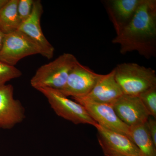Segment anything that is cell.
I'll use <instances>...</instances> for the list:
<instances>
[{
  "instance_id": "cell-14",
  "label": "cell",
  "mask_w": 156,
  "mask_h": 156,
  "mask_svg": "<svg viewBox=\"0 0 156 156\" xmlns=\"http://www.w3.org/2000/svg\"><path fill=\"white\" fill-rule=\"evenodd\" d=\"M130 128L131 139L142 156H156V146L149 134L146 122Z\"/></svg>"
},
{
  "instance_id": "cell-20",
  "label": "cell",
  "mask_w": 156,
  "mask_h": 156,
  "mask_svg": "<svg viewBox=\"0 0 156 156\" xmlns=\"http://www.w3.org/2000/svg\"><path fill=\"white\" fill-rule=\"evenodd\" d=\"M5 35V34H3V33L0 30V51H1L2 46L3 40H4Z\"/></svg>"
},
{
  "instance_id": "cell-19",
  "label": "cell",
  "mask_w": 156,
  "mask_h": 156,
  "mask_svg": "<svg viewBox=\"0 0 156 156\" xmlns=\"http://www.w3.org/2000/svg\"><path fill=\"white\" fill-rule=\"evenodd\" d=\"M148 130L153 140L154 144L156 146V120L150 116L146 122Z\"/></svg>"
},
{
  "instance_id": "cell-12",
  "label": "cell",
  "mask_w": 156,
  "mask_h": 156,
  "mask_svg": "<svg viewBox=\"0 0 156 156\" xmlns=\"http://www.w3.org/2000/svg\"><path fill=\"white\" fill-rule=\"evenodd\" d=\"M142 0H108L105 1L107 13L116 35L129 24Z\"/></svg>"
},
{
  "instance_id": "cell-11",
  "label": "cell",
  "mask_w": 156,
  "mask_h": 156,
  "mask_svg": "<svg viewBox=\"0 0 156 156\" xmlns=\"http://www.w3.org/2000/svg\"><path fill=\"white\" fill-rule=\"evenodd\" d=\"M25 110L14 98L11 85L0 87V128L11 129L25 119Z\"/></svg>"
},
{
  "instance_id": "cell-21",
  "label": "cell",
  "mask_w": 156,
  "mask_h": 156,
  "mask_svg": "<svg viewBox=\"0 0 156 156\" xmlns=\"http://www.w3.org/2000/svg\"><path fill=\"white\" fill-rule=\"evenodd\" d=\"M9 0H0V10L8 2Z\"/></svg>"
},
{
  "instance_id": "cell-18",
  "label": "cell",
  "mask_w": 156,
  "mask_h": 156,
  "mask_svg": "<svg viewBox=\"0 0 156 156\" xmlns=\"http://www.w3.org/2000/svg\"><path fill=\"white\" fill-rule=\"evenodd\" d=\"M33 0H19L17 12L21 22L25 21L30 16L32 11Z\"/></svg>"
},
{
  "instance_id": "cell-22",
  "label": "cell",
  "mask_w": 156,
  "mask_h": 156,
  "mask_svg": "<svg viewBox=\"0 0 156 156\" xmlns=\"http://www.w3.org/2000/svg\"><path fill=\"white\" fill-rule=\"evenodd\" d=\"M107 156H122L116 155H108Z\"/></svg>"
},
{
  "instance_id": "cell-9",
  "label": "cell",
  "mask_w": 156,
  "mask_h": 156,
  "mask_svg": "<svg viewBox=\"0 0 156 156\" xmlns=\"http://www.w3.org/2000/svg\"><path fill=\"white\" fill-rule=\"evenodd\" d=\"M75 100L86 108L89 115L98 125L108 130L126 135L131 139L130 127L120 119L112 105L83 99Z\"/></svg>"
},
{
  "instance_id": "cell-16",
  "label": "cell",
  "mask_w": 156,
  "mask_h": 156,
  "mask_svg": "<svg viewBox=\"0 0 156 156\" xmlns=\"http://www.w3.org/2000/svg\"><path fill=\"white\" fill-rule=\"evenodd\" d=\"M150 116L156 118V86L150 88L138 96Z\"/></svg>"
},
{
  "instance_id": "cell-15",
  "label": "cell",
  "mask_w": 156,
  "mask_h": 156,
  "mask_svg": "<svg viewBox=\"0 0 156 156\" xmlns=\"http://www.w3.org/2000/svg\"><path fill=\"white\" fill-rule=\"evenodd\" d=\"M19 0H9L0 10V30L7 34L17 30L21 22L17 12Z\"/></svg>"
},
{
  "instance_id": "cell-4",
  "label": "cell",
  "mask_w": 156,
  "mask_h": 156,
  "mask_svg": "<svg viewBox=\"0 0 156 156\" xmlns=\"http://www.w3.org/2000/svg\"><path fill=\"white\" fill-rule=\"evenodd\" d=\"M38 91L48 99L56 114L76 125L88 124L95 127L98 123L82 105L69 99L58 90L41 88Z\"/></svg>"
},
{
  "instance_id": "cell-5",
  "label": "cell",
  "mask_w": 156,
  "mask_h": 156,
  "mask_svg": "<svg viewBox=\"0 0 156 156\" xmlns=\"http://www.w3.org/2000/svg\"><path fill=\"white\" fill-rule=\"evenodd\" d=\"M40 54L36 45L19 30L5 34L0 51V61L15 66L22 58Z\"/></svg>"
},
{
  "instance_id": "cell-8",
  "label": "cell",
  "mask_w": 156,
  "mask_h": 156,
  "mask_svg": "<svg viewBox=\"0 0 156 156\" xmlns=\"http://www.w3.org/2000/svg\"><path fill=\"white\" fill-rule=\"evenodd\" d=\"M43 7L41 1H34L32 11L28 19L21 23L18 30L26 35L38 49L40 54L48 59L53 58L54 48L42 32L41 19Z\"/></svg>"
},
{
  "instance_id": "cell-2",
  "label": "cell",
  "mask_w": 156,
  "mask_h": 156,
  "mask_svg": "<svg viewBox=\"0 0 156 156\" xmlns=\"http://www.w3.org/2000/svg\"><path fill=\"white\" fill-rule=\"evenodd\" d=\"M116 80L124 95L138 96L156 86V74L150 67L135 63H121L114 69Z\"/></svg>"
},
{
  "instance_id": "cell-17",
  "label": "cell",
  "mask_w": 156,
  "mask_h": 156,
  "mask_svg": "<svg viewBox=\"0 0 156 156\" xmlns=\"http://www.w3.org/2000/svg\"><path fill=\"white\" fill-rule=\"evenodd\" d=\"M21 75L22 73L15 66L0 61V87L5 85L8 81L19 78Z\"/></svg>"
},
{
  "instance_id": "cell-7",
  "label": "cell",
  "mask_w": 156,
  "mask_h": 156,
  "mask_svg": "<svg viewBox=\"0 0 156 156\" xmlns=\"http://www.w3.org/2000/svg\"><path fill=\"white\" fill-rule=\"evenodd\" d=\"M98 143L105 156H142L139 149L128 136L97 124Z\"/></svg>"
},
{
  "instance_id": "cell-10",
  "label": "cell",
  "mask_w": 156,
  "mask_h": 156,
  "mask_svg": "<svg viewBox=\"0 0 156 156\" xmlns=\"http://www.w3.org/2000/svg\"><path fill=\"white\" fill-rule=\"evenodd\" d=\"M112 105L120 119L130 127L144 124L150 116L138 96L123 94Z\"/></svg>"
},
{
  "instance_id": "cell-13",
  "label": "cell",
  "mask_w": 156,
  "mask_h": 156,
  "mask_svg": "<svg viewBox=\"0 0 156 156\" xmlns=\"http://www.w3.org/2000/svg\"><path fill=\"white\" fill-rule=\"evenodd\" d=\"M123 94L116 80L113 69L107 74L101 75L90 93L83 98L78 99L112 105Z\"/></svg>"
},
{
  "instance_id": "cell-6",
  "label": "cell",
  "mask_w": 156,
  "mask_h": 156,
  "mask_svg": "<svg viewBox=\"0 0 156 156\" xmlns=\"http://www.w3.org/2000/svg\"><path fill=\"white\" fill-rule=\"evenodd\" d=\"M101 76L78 61L70 72L64 87L58 91L74 99L83 98L92 91Z\"/></svg>"
},
{
  "instance_id": "cell-1",
  "label": "cell",
  "mask_w": 156,
  "mask_h": 156,
  "mask_svg": "<svg viewBox=\"0 0 156 156\" xmlns=\"http://www.w3.org/2000/svg\"><path fill=\"white\" fill-rule=\"evenodd\" d=\"M124 55L136 51L147 59L156 55V1L142 0L127 27L112 40Z\"/></svg>"
},
{
  "instance_id": "cell-3",
  "label": "cell",
  "mask_w": 156,
  "mask_h": 156,
  "mask_svg": "<svg viewBox=\"0 0 156 156\" xmlns=\"http://www.w3.org/2000/svg\"><path fill=\"white\" fill-rule=\"evenodd\" d=\"M78 62L75 56L64 53L53 61L42 66L30 80L37 90L48 88L60 91L66 83L70 72Z\"/></svg>"
}]
</instances>
